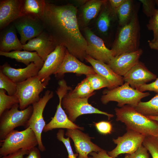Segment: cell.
Here are the masks:
<instances>
[{
    "label": "cell",
    "instance_id": "cell-27",
    "mask_svg": "<svg viewBox=\"0 0 158 158\" xmlns=\"http://www.w3.org/2000/svg\"><path fill=\"white\" fill-rule=\"evenodd\" d=\"M133 0H126L116 9L119 27H123L131 20L135 12L138 11Z\"/></svg>",
    "mask_w": 158,
    "mask_h": 158
},
{
    "label": "cell",
    "instance_id": "cell-40",
    "mask_svg": "<svg viewBox=\"0 0 158 158\" xmlns=\"http://www.w3.org/2000/svg\"><path fill=\"white\" fill-rule=\"evenodd\" d=\"M136 89L142 92L149 91L158 93V78H157L154 81L149 84L143 85L137 88Z\"/></svg>",
    "mask_w": 158,
    "mask_h": 158
},
{
    "label": "cell",
    "instance_id": "cell-5",
    "mask_svg": "<svg viewBox=\"0 0 158 158\" xmlns=\"http://www.w3.org/2000/svg\"><path fill=\"white\" fill-rule=\"evenodd\" d=\"M101 98L102 104L106 105L110 102L115 101L119 107L126 105L135 107L142 99L150 95L148 92H142L132 88L126 82L116 87L105 90Z\"/></svg>",
    "mask_w": 158,
    "mask_h": 158
},
{
    "label": "cell",
    "instance_id": "cell-35",
    "mask_svg": "<svg viewBox=\"0 0 158 158\" xmlns=\"http://www.w3.org/2000/svg\"><path fill=\"white\" fill-rule=\"evenodd\" d=\"M64 131L62 129H59L56 134L57 139L62 142L65 146L68 153V158H76L78 154H74L71 147L70 138H65L64 137Z\"/></svg>",
    "mask_w": 158,
    "mask_h": 158
},
{
    "label": "cell",
    "instance_id": "cell-45",
    "mask_svg": "<svg viewBox=\"0 0 158 158\" xmlns=\"http://www.w3.org/2000/svg\"><path fill=\"white\" fill-rule=\"evenodd\" d=\"M148 42L149 46L151 49L158 51V40L154 42L148 40Z\"/></svg>",
    "mask_w": 158,
    "mask_h": 158
},
{
    "label": "cell",
    "instance_id": "cell-15",
    "mask_svg": "<svg viewBox=\"0 0 158 158\" xmlns=\"http://www.w3.org/2000/svg\"><path fill=\"white\" fill-rule=\"evenodd\" d=\"M57 46L51 37L44 30L39 35L23 45V49L31 52L35 51L44 62Z\"/></svg>",
    "mask_w": 158,
    "mask_h": 158
},
{
    "label": "cell",
    "instance_id": "cell-21",
    "mask_svg": "<svg viewBox=\"0 0 158 158\" xmlns=\"http://www.w3.org/2000/svg\"><path fill=\"white\" fill-rule=\"evenodd\" d=\"M40 69L34 63H31L23 68H15L6 62L0 66L2 72L17 84L38 75Z\"/></svg>",
    "mask_w": 158,
    "mask_h": 158
},
{
    "label": "cell",
    "instance_id": "cell-20",
    "mask_svg": "<svg viewBox=\"0 0 158 158\" xmlns=\"http://www.w3.org/2000/svg\"><path fill=\"white\" fill-rule=\"evenodd\" d=\"M20 0L0 1V30H2L23 16Z\"/></svg>",
    "mask_w": 158,
    "mask_h": 158
},
{
    "label": "cell",
    "instance_id": "cell-23",
    "mask_svg": "<svg viewBox=\"0 0 158 158\" xmlns=\"http://www.w3.org/2000/svg\"><path fill=\"white\" fill-rule=\"evenodd\" d=\"M0 30V51L8 52L23 49V44L18 38L17 31L12 23Z\"/></svg>",
    "mask_w": 158,
    "mask_h": 158
},
{
    "label": "cell",
    "instance_id": "cell-26",
    "mask_svg": "<svg viewBox=\"0 0 158 158\" xmlns=\"http://www.w3.org/2000/svg\"><path fill=\"white\" fill-rule=\"evenodd\" d=\"M106 0H90L87 1L81 7V18L83 25H87L97 16Z\"/></svg>",
    "mask_w": 158,
    "mask_h": 158
},
{
    "label": "cell",
    "instance_id": "cell-46",
    "mask_svg": "<svg viewBox=\"0 0 158 158\" xmlns=\"http://www.w3.org/2000/svg\"><path fill=\"white\" fill-rule=\"evenodd\" d=\"M150 118L158 121V116H147Z\"/></svg>",
    "mask_w": 158,
    "mask_h": 158
},
{
    "label": "cell",
    "instance_id": "cell-8",
    "mask_svg": "<svg viewBox=\"0 0 158 158\" xmlns=\"http://www.w3.org/2000/svg\"><path fill=\"white\" fill-rule=\"evenodd\" d=\"M58 84L59 86L56 92L59 98V103L54 116L49 122L46 124L43 132H46L56 128L83 130V127L78 126L69 119L61 105L62 98L67 93L68 90H71V88L67 85L66 82L63 79L59 81Z\"/></svg>",
    "mask_w": 158,
    "mask_h": 158
},
{
    "label": "cell",
    "instance_id": "cell-43",
    "mask_svg": "<svg viewBox=\"0 0 158 158\" xmlns=\"http://www.w3.org/2000/svg\"><path fill=\"white\" fill-rule=\"evenodd\" d=\"M40 151L38 148L34 147L29 150L27 156L25 158H41Z\"/></svg>",
    "mask_w": 158,
    "mask_h": 158
},
{
    "label": "cell",
    "instance_id": "cell-9",
    "mask_svg": "<svg viewBox=\"0 0 158 158\" xmlns=\"http://www.w3.org/2000/svg\"><path fill=\"white\" fill-rule=\"evenodd\" d=\"M54 96L52 91L47 90L40 100L32 104L33 111L25 128L30 127L34 132L38 142V148L43 152L46 150L42 141V134L46 123L43 116L44 109L48 102Z\"/></svg>",
    "mask_w": 158,
    "mask_h": 158
},
{
    "label": "cell",
    "instance_id": "cell-18",
    "mask_svg": "<svg viewBox=\"0 0 158 158\" xmlns=\"http://www.w3.org/2000/svg\"><path fill=\"white\" fill-rule=\"evenodd\" d=\"M142 53L140 48L133 52L123 53L113 57L108 64L117 74L123 76L139 61Z\"/></svg>",
    "mask_w": 158,
    "mask_h": 158
},
{
    "label": "cell",
    "instance_id": "cell-34",
    "mask_svg": "<svg viewBox=\"0 0 158 158\" xmlns=\"http://www.w3.org/2000/svg\"><path fill=\"white\" fill-rule=\"evenodd\" d=\"M142 145L149 152L152 158H158V140L156 137L145 136Z\"/></svg>",
    "mask_w": 158,
    "mask_h": 158
},
{
    "label": "cell",
    "instance_id": "cell-30",
    "mask_svg": "<svg viewBox=\"0 0 158 158\" xmlns=\"http://www.w3.org/2000/svg\"><path fill=\"white\" fill-rule=\"evenodd\" d=\"M134 108L145 116H158V93L148 101L140 102Z\"/></svg>",
    "mask_w": 158,
    "mask_h": 158
},
{
    "label": "cell",
    "instance_id": "cell-47",
    "mask_svg": "<svg viewBox=\"0 0 158 158\" xmlns=\"http://www.w3.org/2000/svg\"><path fill=\"white\" fill-rule=\"evenodd\" d=\"M155 1L156 3V4L158 6V0H155Z\"/></svg>",
    "mask_w": 158,
    "mask_h": 158
},
{
    "label": "cell",
    "instance_id": "cell-2",
    "mask_svg": "<svg viewBox=\"0 0 158 158\" xmlns=\"http://www.w3.org/2000/svg\"><path fill=\"white\" fill-rule=\"evenodd\" d=\"M114 110L116 116V120L124 123L126 129L145 136H158V121L150 118L128 105L116 108Z\"/></svg>",
    "mask_w": 158,
    "mask_h": 158
},
{
    "label": "cell",
    "instance_id": "cell-11",
    "mask_svg": "<svg viewBox=\"0 0 158 158\" xmlns=\"http://www.w3.org/2000/svg\"><path fill=\"white\" fill-rule=\"evenodd\" d=\"M12 23L20 36V41L23 45L45 30L42 20L30 15L21 16Z\"/></svg>",
    "mask_w": 158,
    "mask_h": 158
},
{
    "label": "cell",
    "instance_id": "cell-12",
    "mask_svg": "<svg viewBox=\"0 0 158 158\" xmlns=\"http://www.w3.org/2000/svg\"><path fill=\"white\" fill-rule=\"evenodd\" d=\"M84 32L87 43L86 50L87 55L108 64L114 56L113 51L107 48L103 40L94 33L90 28H85Z\"/></svg>",
    "mask_w": 158,
    "mask_h": 158
},
{
    "label": "cell",
    "instance_id": "cell-33",
    "mask_svg": "<svg viewBox=\"0 0 158 158\" xmlns=\"http://www.w3.org/2000/svg\"><path fill=\"white\" fill-rule=\"evenodd\" d=\"M0 89L5 90L10 96L15 95L17 90V84L4 75L1 70Z\"/></svg>",
    "mask_w": 158,
    "mask_h": 158
},
{
    "label": "cell",
    "instance_id": "cell-7",
    "mask_svg": "<svg viewBox=\"0 0 158 158\" xmlns=\"http://www.w3.org/2000/svg\"><path fill=\"white\" fill-rule=\"evenodd\" d=\"M50 80L42 82L37 75L17 84L15 95L19 99V108L20 110L25 109L40 100V94L46 87Z\"/></svg>",
    "mask_w": 158,
    "mask_h": 158
},
{
    "label": "cell",
    "instance_id": "cell-42",
    "mask_svg": "<svg viewBox=\"0 0 158 158\" xmlns=\"http://www.w3.org/2000/svg\"><path fill=\"white\" fill-rule=\"evenodd\" d=\"M89 154L91 156L90 158H114L109 156L107 151L103 149L97 152H91ZM124 158H129V154L126 155Z\"/></svg>",
    "mask_w": 158,
    "mask_h": 158
},
{
    "label": "cell",
    "instance_id": "cell-32",
    "mask_svg": "<svg viewBox=\"0 0 158 158\" xmlns=\"http://www.w3.org/2000/svg\"><path fill=\"white\" fill-rule=\"evenodd\" d=\"M86 76V78L94 91L105 87H107L108 89H110V85L109 82L100 75L96 73L88 74Z\"/></svg>",
    "mask_w": 158,
    "mask_h": 158
},
{
    "label": "cell",
    "instance_id": "cell-6",
    "mask_svg": "<svg viewBox=\"0 0 158 158\" xmlns=\"http://www.w3.org/2000/svg\"><path fill=\"white\" fill-rule=\"evenodd\" d=\"M19 104H16L0 116V141L4 140L15 128L26 127L32 112V106L22 110H19Z\"/></svg>",
    "mask_w": 158,
    "mask_h": 158
},
{
    "label": "cell",
    "instance_id": "cell-36",
    "mask_svg": "<svg viewBox=\"0 0 158 158\" xmlns=\"http://www.w3.org/2000/svg\"><path fill=\"white\" fill-rule=\"evenodd\" d=\"M147 27L148 30L153 32V38L151 41L158 40V9H156L154 14L150 18Z\"/></svg>",
    "mask_w": 158,
    "mask_h": 158
},
{
    "label": "cell",
    "instance_id": "cell-37",
    "mask_svg": "<svg viewBox=\"0 0 158 158\" xmlns=\"http://www.w3.org/2000/svg\"><path fill=\"white\" fill-rule=\"evenodd\" d=\"M142 5V10L147 17L151 18L154 14L156 9L155 0H139Z\"/></svg>",
    "mask_w": 158,
    "mask_h": 158
},
{
    "label": "cell",
    "instance_id": "cell-31",
    "mask_svg": "<svg viewBox=\"0 0 158 158\" xmlns=\"http://www.w3.org/2000/svg\"><path fill=\"white\" fill-rule=\"evenodd\" d=\"M4 89H0V116L14 105L19 104V99L16 95H7Z\"/></svg>",
    "mask_w": 158,
    "mask_h": 158
},
{
    "label": "cell",
    "instance_id": "cell-1",
    "mask_svg": "<svg viewBox=\"0 0 158 158\" xmlns=\"http://www.w3.org/2000/svg\"><path fill=\"white\" fill-rule=\"evenodd\" d=\"M77 7L71 4L57 5L46 2L42 18L45 30L57 45L65 47L83 61L87 54V43L80 31Z\"/></svg>",
    "mask_w": 158,
    "mask_h": 158
},
{
    "label": "cell",
    "instance_id": "cell-3",
    "mask_svg": "<svg viewBox=\"0 0 158 158\" xmlns=\"http://www.w3.org/2000/svg\"><path fill=\"white\" fill-rule=\"evenodd\" d=\"M138 11L130 21L123 27H119L111 49L114 56L138 50L140 44V27Z\"/></svg>",
    "mask_w": 158,
    "mask_h": 158
},
{
    "label": "cell",
    "instance_id": "cell-19",
    "mask_svg": "<svg viewBox=\"0 0 158 158\" xmlns=\"http://www.w3.org/2000/svg\"><path fill=\"white\" fill-rule=\"evenodd\" d=\"M68 73L85 75L97 73L92 66H87L82 63L66 49L63 61L54 74L60 76Z\"/></svg>",
    "mask_w": 158,
    "mask_h": 158
},
{
    "label": "cell",
    "instance_id": "cell-28",
    "mask_svg": "<svg viewBox=\"0 0 158 158\" xmlns=\"http://www.w3.org/2000/svg\"><path fill=\"white\" fill-rule=\"evenodd\" d=\"M21 10L23 16L30 15L42 20L46 1L44 0H20Z\"/></svg>",
    "mask_w": 158,
    "mask_h": 158
},
{
    "label": "cell",
    "instance_id": "cell-25",
    "mask_svg": "<svg viewBox=\"0 0 158 158\" xmlns=\"http://www.w3.org/2000/svg\"><path fill=\"white\" fill-rule=\"evenodd\" d=\"M0 55L14 59L17 61L22 63L27 66L33 62L40 69L42 67L44 63L36 51L31 52L25 50L13 51L6 52L0 51Z\"/></svg>",
    "mask_w": 158,
    "mask_h": 158
},
{
    "label": "cell",
    "instance_id": "cell-29",
    "mask_svg": "<svg viewBox=\"0 0 158 158\" xmlns=\"http://www.w3.org/2000/svg\"><path fill=\"white\" fill-rule=\"evenodd\" d=\"M95 93L89 81L85 78L79 83L74 90H70L65 96L71 98L90 97Z\"/></svg>",
    "mask_w": 158,
    "mask_h": 158
},
{
    "label": "cell",
    "instance_id": "cell-38",
    "mask_svg": "<svg viewBox=\"0 0 158 158\" xmlns=\"http://www.w3.org/2000/svg\"><path fill=\"white\" fill-rule=\"evenodd\" d=\"M95 126L98 131L104 135L110 134L113 131L112 125L110 121H101L95 123Z\"/></svg>",
    "mask_w": 158,
    "mask_h": 158
},
{
    "label": "cell",
    "instance_id": "cell-10",
    "mask_svg": "<svg viewBox=\"0 0 158 158\" xmlns=\"http://www.w3.org/2000/svg\"><path fill=\"white\" fill-rule=\"evenodd\" d=\"M90 97L69 98L64 96L61 100V105L69 119L75 122L80 115L88 114H97L105 115L108 120L113 117L114 115L100 110L92 106L88 102Z\"/></svg>",
    "mask_w": 158,
    "mask_h": 158
},
{
    "label": "cell",
    "instance_id": "cell-48",
    "mask_svg": "<svg viewBox=\"0 0 158 158\" xmlns=\"http://www.w3.org/2000/svg\"><path fill=\"white\" fill-rule=\"evenodd\" d=\"M157 139L158 140V136L156 137Z\"/></svg>",
    "mask_w": 158,
    "mask_h": 158
},
{
    "label": "cell",
    "instance_id": "cell-14",
    "mask_svg": "<svg viewBox=\"0 0 158 158\" xmlns=\"http://www.w3.org/2000/svg\"><path fill=\"white\" fill-rule=\"evenodd\" d=\"M65 135L73 141L78 158H90L88 155L91 152H97L102 149L91 141L92 138L80 129H67Z\"/></svg>",
    "mask_w": 158,
    "mask_h": 158
},
{
    "label": "cell",
    "instance_id": "cell-44",
    "mask_svg": "<svg viewBox=\"0 0 158 158\" xmlns=\"http://www.w3.org/2000/svg\"><path fill=\"white\" fill-rule=\"evenodd\" d=\"M126 0H109V2L111 8L116 10V9L120 6Z\"/></svg>",
    "mask_w": 158,
    "mask_h": 158
},
{
    "label": "cell",
    "instance_id": "cell-4",
    "mask_svg": "<svg viewBox=\"0 0 158 158\" xmlns=\"http://www.w3.org/2000/svg\"><path fill=\"white\" fill-rule=\"evenodd\" d=\"M0 155L3 157L20 149L29 150L38 145L37 140L32 130L29 127L19 131L14 130L0 141Z\"/></svg>",
    "mask_w": 158,
    "mask_h": 158
},
{
    "label": "cell",
    "instance_id": "cell-17",
    "mask_svg": "<svg viewBox=\"0 0 158 158\" xmlns=\"http://www.w3.org/2000/svg\"><path fill=\"white\" fill-rule=\"evenodd\" d=\"M157 77L147 69L144 63L140 61L123 76L124 82L135 89L155 80Z\"/></svg>",
    "mask_w": 158,
    "mask_h": 158
},
{
    "label": "cell",
    "instance_id": "cell-13",
    "mask_svg": "<svg viewBox=\"0 0 158 158\" xmlns=\"http://www.w3.org/2000/svg\"><path fill=\"white\" fill-rule=\"evenodd\" d=\"M126 130V132L123 135L113 139L117 145L112 150L108 152L110 157L115 158L121 154H131L142 145L145 136L130 130Z\"/></svg>",
    "mask_w": 158,
    "mask_h": 158
},
{
    "label": "cell",
    "instance_id": "cell-41",
    "mask_svg": "<svg viewBox=\"0 0 158 158\" xmlns=\"http://www.w3.org/2000/svg\"><path fill=\"white\" fill-rule=\"evenodd\" d=\"M29 150L24 149H20L18 151L3 156L1 158H23L25 155H28Z\"/></svg>",
    "mask_w": 158,
    "mask_h": 158
},
{
    "label": "cell",
    "instance_id": "cell-16",
    "mask_svg": "<svg viewBox=\"0 0 158 158\" xmlns=\"http://www.w3.org/2000/svg\"><path fill=\"white\" fill-rule=\"evenodd\" d=\"M66 50L64 46L58 45L48 56L37 75L42 82L50 79V75L58 70L63 61Z\"/></svg>",
    "mask_w": 158,
    "mask_h": 158
},
{
    "label": "cell",
    "instance_id": "cell-22",
    "mask_svg": "<svg viewBox=\"0 0 158 158\" xmlns=\"http://www.w3.org/2000/svg\"><path fill=\"white\" fill-rule=\"evenodd\" d=\"M85 59L90 63L96 73L105 78L110 85V89L122 85L124 82L123 77L116 73L107 64L95 60L87 55Z\"/></svg>",
    "mask_w": 158,
    "mask_h": 158
},
{
    "label": "cell",
    "instance_id": "cell-39",
    "mask_svg": "<svg viewBox=\"0 0 158 158\" xmlns=\"http://www.w3.org/2000/svg\"><path fill=\"white\" fill-rule=\"evenodd\" d=\"M148 151L142 145L132 154H129V158H150Z\"/></svg>",
    "mask_w": 158,
    "mask_h": 158
},
{
    "label": "cell",
    "instance_id": "cell-24",
    "mask_svg": "<svg viewBox=\"0 0 158 158\" xmlns=\"http://www.w3.org/2000/svg\"><path fill=\"white\" fill-rule=\"evenodd\" d=\"M116 21H118L116 10L111 8L109 1L106 0L96 22L98 31L104 37H107L113 22Z\"/></svg>",
    "mask_w": 158,
    "mask_h": 158
}]
</instances>
